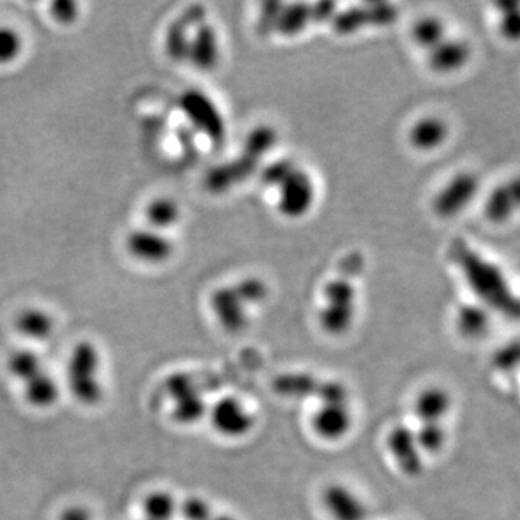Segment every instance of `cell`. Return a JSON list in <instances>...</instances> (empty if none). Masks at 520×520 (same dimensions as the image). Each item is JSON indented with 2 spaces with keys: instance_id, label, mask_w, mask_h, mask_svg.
Here are the masks:
<instances>
[{
  "instance_id": "obj_1",
  "label": "cell",
  "mask_w": 520,
  "mask_h": 520,
  "mask_svg": "<svg viewBox=\"0 0 520 520\" xmlns=\"http://www.w3.org/2000/svg\"><path fill=\"white\" fill-rule=\"evenodd\" d=\"M340 272L323 288V305L318 323L330 336H341L350 330L357 317V292L354 278L363 271L362 253L354 252L344 258Z\"/></svg>"
},
{
  "instance_id": "obj_2",
  "label": "cell",
  "mask_w": 520,
  "mask_h": 520,
  "mask_svg": "<svg viewBox=\"0 0 520 520\" xmlns=\"http://www.w3.org/2000/svg\"><path fill=\"white\" fill-rule=\"evenodd\" d=\"M317 405L310 415V427L323 441L336 442L349 435L354 424L353 405L343 383L325 382L315 388Z\"/></svg>"
},
{
  "instance_id": "obj_3",
  "label": "cell",
  "mask_w": 520,
  "mask_h": 520,
  "mask_svg": "<svg viewBox=\"0 0 520 520\" xmlns=\"http://www.w3.org/2000/svg\"><path fill=\"white\" fill-rule=\"evenodd\" d=\"M399 18L398 6L390 2H370L337 11L330 21L331 29L341 37H350L366 29L386 28Z\"/></svg>"
},
{
  "instance_id": "obj_4",
  "label": "cell",
  "mask_w": 520,
  "mask_h": 520,
  "mask_svg": "<svg viewBox=\"0 0 520 520\" xmlns=\"http://www.w3.org/2000/svg\"><path fill=\"white\" fill-rule=\"evenodd\" d=\"M178 106L188 122L197 132L203 133L208 141L214 145H221L224 142L227 135L226 120L221 115L220 107L208 94L197 89L184 91Z\"/></svg>"
},
{
  "instance_id": "obj_5",
  "label": "cell",
  "mask_w": 520,
  "mask_h": 520,
  "mask_svg": "<svg viewBox=\"0 0 520 520\" xmlns=\"http://www.w3.org/2000/svg\"><path fill=\"white\" fill-rule=\"evenodd\" d=\"M276 191V210L286 219L298 220L307 216L315 204L317 187L307 169L297 165Z\"/></svg>"
},
{
  "instance_id": "obj_6",
  "label": "cell",
  "mask_w": 520,
  "mask_h": 520,
  "mask_svg": "<svg viewBox=\"0 0 520 520\" xmlns=\"http://www.w3.org/2000/svg\"><path fill=\"white\" fill-rule=\"evenodd\" d=\"M207 415L214 431L229 440L247 437L256 425L255 412L239 396H223L208 408Z\"/></svg>"
},
{
  "instance_id": "obj_7",
  "label": "cell",
  "mask_w": 520,
  "mask_h": 520,
  "mask_svg": "<svg viewBox=\"0 0 520 520\" xmlns=\"http://www.w3.org/2000/svg\"><path fill=\"white\" fill-rule=\"evenodd\" d=\"M336 12L337 5L334 2H284L273 34L285 38L298 37L311 25L330 22Z\"/></svg>"
},
{
  "instance_id": "obj_8",
  "label": "cell",
  "mask_w": 520,
  "mask_h": 520,
  "mask_svg": "<svg viewBox=\"0 0 520 520\" xmlns=\"http://www.w3.org/2000/svg\"><path fill=\"white\" fill-rule=\"evenodd\" d=\"M479 191L480 180L474 172H458L435 195L432 211L440 219H453L473 203Z\"/></svg>"
},
{
  "instance_id": "obj_9",
  "label": "cell",
  "mask_w": 520,
  "mask_h": 520,
  "mask_svg": "<svg viewBox=\"0 0 520 520\" xmlns=\"http://www.w3.org/2000/svg\"><path fill=\"white\" fill-rule=\"evenodd\" d=\"M320 503L330 520H367L369 505L354 487L340 481L327 484L320 494Z\"/></svg>"
},
{
  "instance_id": "obj_10",
  "label": "cell",
  "mask_w": 520,
  "mask_h": 520,
  "mask_svg": "<svg viewBox=\"0 0 520 520\" xmlns=\"http://www.w3.org/2000/svg\"><path fill=\"white\" fill-rule=\"evenodd\" d=\"M210 308L217 323L229 333H239L250 323V305L234 284L221 285L211 294Z\"/></svg>"
},
{
  "instance_id": "obj_11",
  "label": "cell",
  "mask_w": 520,
  "mask_h": 520,
  "mask_svg": "<svg viewBox=\"0 0 520 520\" xmlns=\"http://www.w3.org/2000/svg\"><path fill=\"white\" fill-rule=\"evenodd\" d=\"M207 19L206 6L195 3L188 6L177 19L168 26L165 34V51L175 63H185L188 60L191 38L195 28Z\"/></svg>"
},
{
  "instance_id": "obj_12",
  "label": "cell",
  "mask_w": 520,
  "mask_h": 520,
  "mask_svg": "<svg viewBox=\"0 0 520 520\" xmlns=\"http://www.w3.org/2000/svg\"><path fill=\"white\" fill-rule=\"evenodd\" d=\"M262 162L240 151V154L208 169L204 185L211 194H224L246 182L258 172Z\"/></svg>"
},
{
  "instance_id": "obj_13",
  "label": "cell",
  "mask_w": 520,
  "mask_h": 520,
  "mask_svg": "<svg viewBox=\"0 0 520 520\" xmlns=\"http://www.w3.org/2000/svg\"><path fill=\"white\" fill-rule=\"evenodd\" d=\"M386 450L395 466L408 476H416L422 470V451L416 441L414 429L408 425H395L386 435Z\"/></svg>"
},
{
  "instance_id": "obj_14",
  "label": "cell",
  "mask_w": 520,
  "mask_h": 520,
  "mask_svg": "<svg viewBox=\"0 0 520 520\" xmlns=\"http://www.w3.org/2000/svg\"><path fill=\"white\" fill-rule=\"evenodd\" d=\"M126 247L133 258L152 265L167 262L175 250L167 234L154 229L133 230L126 239Z\"/></svg>"
},
{
  "instance_id": "obj_15",
  "label": "cell",
  "mask_w": 520,
  "mask_h": 520,
  "mask_svg": "<svg viewBox=\"0 0 520 520\" xmlns=\"http://www.w3.org/2000/svg\"><path fill=\"white\" fill-rule=\"evenodd\" d=\"M221 58L220 37L217 29L208 19L195 28L191 38L188 63L194 65L198 71L210 73L217 68Z\"/></svg>"
},
{
  "instance_id": "obj_16",
  "label": "cell",
  "mask_w": 520,
  "mask_h": 520,
  "mask_svg": "<svg viewBox=\"0 0 520 520\" xmlns=\"http://www.w3.org/2000/svg\"><path fill=\"white\" fill-rule=\"evenodd\" d=\"M471 55L473 50L467 41L448 37L427 52L428 67L434 73L447 76L463 70L470 63Z\"/></svg>"
},
{
  "instance_id": "obj_17",
  "label": "cell",
  "mask_w": 520,
  "mask_h": 520,
  "mask_svg": "<svg viewBox=\"0 0 520 520\" xmlns=\"http://www.w3.org/2000/svg\"><path fill=\"white\" fill-rule=\"evenodd\" d=\"M447 120L440 116H424L415 120L408 132V141L419 152H432L441 148L450 136Z\"/></svg>"
},
{
  "instance_id": "obj_18",
  "label": "cell",
  "mask_w": 520,
  "mask_h": 520,
  "mask_svg": "<svg viewBox=\"0 0 520 520\" xmlns=\"http://www.w3.org/2000/svg\"><path fill=\"white\" fill-rule=\"evenodd\" d=\"M450 409L448 398L438 389H427L419 393L414 402V416L419 424L441 425V419Z\"/></svg>"
},
{
  "instance_id": "obj_19",
  "label": "cell",
  "mask_w": 520,
  "mask_h": 520,
  "mask_svg": "<svg viewBox=\"0 0 520 520\" xmlns=\"http://www.w3.org/2000/svg\"><path fill=\"white\" fill-rule=\"evenodd\" d=\"M411 37L421 50L428 52L448 38L447 25L438 16H422L412 26Z\"/></svg>"
},
{
  "instance_id": "obj_20",
  "label": "cell",
  "mask_w": 520,
  "mask_h": 520,
  "mask_svg": "<svg viewBox=\"0 0 520 520\" xmlns=\"http://www.w3.org/2000/svg\"><path fill=\"white\" fill-rule=\"evenodd\" d=\"M145 216L152 229L162 232L180 221L181 207L174 198L158 197L146 206Z\"/></svg>"
},
{
  "instance_id": "obj_21",
  "label": "cell",
  "mask_w": 520,
  "mask_h": 520,
  "mask_svg": "<svg viewBox=\"0 0 520 520\" xmlns=\"http://www.w3.org/2000/svg\"><path fill=\"white\" fill-rule=\"evenodd\" d=\"M516 213L518 211H516L506 185H496L484 201V216H486V219L493 224H505Z\"/></svg>"
},
{
  "instance_id": "obj_22",
  "label": "cell",
  "mask_w": 520,
  "mask_h": 520,
  "mask_svg": "<svg viewBox=\"0 0 520 520\" xmlns=\"http://www.w3.org/2000/svg\"><path fill=\"white\" fill-rule=\"evenodd\" d=\"M276 143H278V130L271 125H258L247 133L242 152L262 162L268 154H271Z\"/></svg>"
},
{
  "instance_id": "obj_23",
  "label": "cell",
  "mask_w": 520,
  "mask_h": 520,
  "mask_svg": "<svg viewBox=\"0 0 520 520\" xmlns=\"http://www.w3.org/2000/svg\"><path fill=\"white\" fill-rule=\"evenodd\" d=\"M19 331L26 337L31 338H47L54 330V320L47 312L38 310V308H29L19 315L16 320Z\"/></svg>"
},
{
  "instance_id": "obj_24",
  "label": "cell",
  "mask_w": 520,
  "mask_h": 520,
  "mask_svg": "<svg viewBox=\"0 0 520 520\" xmlns=\"http://www.w3.org/2000/svg\"><path fill=\"white\" fill-rule=\"evenodd\" d=\"M496 8L500 13L497 24L500 37L509 42H520V3L500 2Z\"/></svg>"
},
{
  "instance_id": "obj_25",
  "label": "cell",
  "mask_w": 520,
  "mask_h": 520,
  "mask_svg": "<svg viewBox=\"0 0 520 520\" xmlns=\"http://www.w3.org/2000/svg\"><path fill=\"white\" fill-rule=\"evenodd\" d=\"M24 51V39L11 26H0V65H8L18 60Z\"/></svg>"
},
{
  "instance_id": "obj_26",
  "label": "cell",
  "mask_w": 520,
  "mask_h": 520,
  "mask_svg": "<svg viewBox=\"0 0 520 520\" xmlns=\"http://www.w3.org/2000/svg\"><path fill=\"white\" fill-rule=\"evenodd\" d=\"M297 165L295 159L279 158L278 161L271 162V164L266 165V167L260 171V181H262L265 187L275 190V188L294 171Z\"/></svg>"
},
{
  "instance_id": "obj_27",
  "label": "cell",
  "mask_w": 520,
  "mask_h": 520,
  "mask_svg": "<svg viewBox=\"0 0 520 520\" xmlns=\"http://www.w3.org/2000/svg\"><path fill=\"white\" fill-rule=\"evenodd\" d=\"M284 2H266L260 9L258 19V32L262 35L273 34L276 21H278L279 12H281Z\"/></svg>"
},
{
  "instance_id": "obj_28",
  "label": "cell",
  "mask_w": 520,
  "mask_h": 520,
  "mask_svg": "<svg viewBox=\"0 0 520 520\" xmlns=\"http://www.w3.org/2000/svg\"><path fill=\"white\" fill-rule=\"evenodd\" d=\"M484 323H486V314L479 307L470 305V307L461 308L458 312V327L463 331H474L476 333L484 327Z\"/></svg>"
},
{
  "instance_id": "obj_29",
  "label": "cell",
  "mask_w": 520,
  "mask_h": 520,
  "mask_svg": "<svg viewBox=\"0 0 520 520\" xmlns=\"http://www.w3.org/2000/svg\"><path fill=\"white\" fill-rule=\"evenodd\" d=\"M51 15L63 25H71L80 16V6L73 0H58L51 5Z\"/></svg>"
},
{
  "instance_id": "obj_30",
  "label": "cell",
  "mask_w": 520,
  "mask_h": 520,
  "mask_svg": "<svg viewBox=\"0 0 520 520\" xmlns=\"http://www.w3.org/2000/svg\"><path fill=\"white\" fill-rule=\"evenodd\" d=\"M505 185L513 204H515L516 211H520V175L510 178L509 181L505 182Z\"/></svg>"
},
{
  "instance_id": "obj_31",
  "label": "cell",
  "mask_w": 520,
  "mask_h": 520,
  "mask_svg": "<svg viewBox=\"0 0 520 520\" xmlns=\"http://www.w3.org/2000/svg\"><path fill=\"white\" fill-rule=\"evenodd\" d=\"M207 520H237V519L234 518L233 515H230V513L220 512V513H214V515L211 516V518L207 519Z\"/></svg>"
}]
</instances>
